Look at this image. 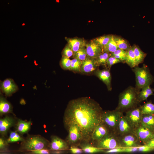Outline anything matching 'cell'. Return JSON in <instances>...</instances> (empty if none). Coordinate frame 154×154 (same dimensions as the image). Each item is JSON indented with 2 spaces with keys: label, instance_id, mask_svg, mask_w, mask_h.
<instances>
[{
  "label": "cell",
  "instance_id": "cell-1",
  "mask_svg": "<svg viewBox=\"0 0 154 154\" xmlns=\"http://www.w3.org/2000/svg\"><path fill=\"white\" fill-rule=\"evenodd\" d=\"M103 111L99 104L88 97L70 100L65 110L64 117V125L71 122L79 127L82 142L90 143L96 126L101 122Z\"/></svg>",
  "mask_w": 154,
  "mask_h": 154
},
{
  "label": "cell",
  "instance_id": "cell-2",
  "mask_svg": "<svg viewBox=\"0 0 154 154\" xmlns=\"http://www.w3.org/2000/svg\"><path fill=\"white\" fill-rule=\"evenodd\" d=\"M139 91L136 88L129 86L121 93L116 110L123 112L137 107L139 103L138 94Z\"/></svg>",
  "mask_w": 154,
  "mask_h": 154
},
{
  "label": "cell",
  "instance_id": "cell-3",
  "mask_svg": "<svg viewBox=\"0 0 154 154\" xmlns=\"http://www.w3.org/2000/svg\"><path fill=\"white\" fill-rule=\"evenodd\" d=\"M50 143L48 141L40 135H29L22 142L20 150L29 152L42 149H49Z\"/></svg>",
  "mask_w": 154,
  "mask_h": 154
},
{
  "label": "cell",
  "instance_id": "cell-4",
  "mask_svg": "<svg viewBox=\"0 0 154 154\" xmlns=\"http://www.w3.org/2000/svg\"><path fill=\"white\" fill-rule=\"evenodd\" d=\"M132 70L135 75V88L139 91L144 87L150 86L153 82V77L146 65L143 64L141 67L136 66Z\"/></svg>",
  "mask_w": 154,
  "mask_h": 154
},
{
  "label": "cell",
  "instance_id": "cell-5",
  "mask_svg": "<svg viewBox=\"0 0 154 154\" xmlns=\"http://www.w3.org/2000/svg\"><path fill=\"white\" fill-rule=\"evenodd\" d=\"M123 112L115 109L103 111L101 115L102 122L105 124L110 131L116 133L120 117Z\"/></svg>",
  "mask_w": 154,
  "mask_h": 154
},
{
  "label": "cell",
  "instance_id": "cell-6",
  "mask_svg": "<svg viewBox=\"0 0 154 154\" xmlns=\"http://www.w3.org/2000/svg\"><path fill=\"white\" fill-rule=\"evenodd\" d=\"M95 147L103 149L121 147L119 137L116 133L110 131L97 143Z\"/></svg>",
  "mask_w": 154,
  "mask_h": 154
},
{
  "label": "cell",
  "instance_id": "cell-7",
  "mask_svg": "<svg viewBox=\"0 0 154 154\" xmlns=\"http://www.w3.org/2000/svg\"><path fill=\"white\" fill-rule=\"evenodd\" d=\"M68 131V134L66 141L68 145H79L82 141L80 129L74 122H71L65 125Z\"/></svg>",
  "mask_w": 154,
  "mask_h": 154
},
{
  "label": "cell",
  "instance_id": "cell-8",
  "mask_svg": "<svg viewBox=\"0 0 154 154\" xmlns=\"http://www.w3.org/2000/svg\"><path fill=\"white\" fill-rule=\"evenodd\" d=\"M134 132L140 141L145 144L154 135V129L142 123L134 130Z\"/></svg>",
  "mask_w": 154,
  "mask_h": 154
},
{
  "label": "cell",
  "instance_id": "cell-9",
  "mask_svg": "<svg viewBox=\"0 0 154 154\" xmlns=\"http://www.w3.org/2000/svg\"><path fill=\"white\" fill-rule=\"evenodd\" d=\"M125 116L134 129L141 123L142 114L141 106L127 110Z\"/></svg>",
  "mask_w": 154,
  "mask_h": 154
},
{
  "label": "cell",
  "instance_id": "cell-10",
  "mask_svg": "<svg viewBox=\"0 0 154 154\" xmlns=\"http://www.w3.org/2000/svg\"><path fill=\"white\" fill-rule=\"evenodd\" d=\"M119 137L121 147H138L141 145L139 144L140 141L134 132Z\"/></svg>",
  "mask_w": 154,
  "mask_h": 154
},
{
  "label": "cell",
  "instance_id": "cell-11",
  "mask_svg": "<svg viewBox=\"0 0 154 154\" xmlns=\"http://www.w3.org/2000/svg\"><path fill=\"white\" fill-rule=\"evenodd\" d=\"M111 131L106 125L102 122L98 124L95 127L92 134L90 142L96 143Z\"/></svg>",
  "mask_w": 154,
  "mask_h": 154
},
{
  "label": "cell",
  "instance_id": "cell-12",
  "mask_svg": "<svg viewBox=\"0 0 154 154\" xmlns=\"http://www.w3.org/2000/svg\"><path fill=\"white\" fill-rule=\"evenodd\" d=\"M134 129L123 113L121 114L118 124L116 134L121 136L134 132Z\"/></svg>",
  "mask_w": 154,
  "mask_h": 154
},
{
  "label": "cell",
  "instance_id": "cell-13",
  "mask_svg": "<svg viewBox=\"0 0 154 154\" xmlns=\"http://www.w3.org/2000/svg\"><path fill=\"white\" fill-rule=\"evenodd\" d=\"M98 66L96 59L87 57L85 60L82 61L80 73L88 75L94 73Z\"/></svg>",
  "mask_w": 154,
  "mask_h": 154
},
{
  "label": "cell",
  "instance_id": "cell-14",
  "mask_svg": "<svg viewBox=\"0 0 154 154\" xmlns=\"http://www.w3.org/2000/svg\"><path fill=\"white\" fill-rule=\"evenodd\" d=\"M0 88L1 92L7 96H11L18 90V87L13 80L9 78L1 82Z\"/></svg>",
  "mask_w": 154,
  "mask_h": 154
},
{
  "label": "cell",
  "instance_id": "cell-15",
  "mask_svg": "<svg viewBox=\"0 0 154 154\" xmlns=\"http://www.w3.org/2000/svg\"><path fill=\"white\" fill-rule=\"evenodd\" d=\"M69 145L66 141L55 135L51 137L49 149L52 151H64L69 148Z\"/></svg>",
  "mask_w": 154,
  "mask_h": 154
},
{
  "label": "cell",
  "instance_id": "cell-16",
  "mask_svg": "<svg viewBox=\"0 0 154 154\" xmlns=\"http://www.w3.org/2000/svg\"><path fill=\"white\" fill-rule=\"evenodd\" d=\"M94 74L104 83L109 91L112 90V77L110 69L107 68L102 70L98 68L94 72Z\"/></svg>",
  "mask_w": 154,
  "mask_h": 154
},
{
  "label": "cell",
  "instance_id": "cell-17",
  "mask_svg": "<svg viewBox=\"0 0 154 154\" xmlns=\"http://www.w3.org/2000/svg\"><path fill=\"white\" fill-rule=\"evenodd\" d=\"M85 47L88 57L96 59L103 52V48L101 46L93 39L87 43Z\"/></svg>",
  "mask_w": 154,
  "mask_h": 154
},
{
  "label": "cell",
  "instance_id": "cell-18",
  "mask_svg": "<svg viewBox=\"0 0 154 154\" xmlns=\"http://www.w3.org/2000/svg\"><path fill=\"white\" fill-rule=\"evenodd\" d=\"M65 39L74 53L76 52L83 47L85 46L87 43L86 40L84 38L65 37Z\"/></svg>",
  "mask_w": 154,
  "mask_h": 154
},
{
  "label": "cell",
  "instance_id": "cell-19",
  "mask_svg": "<svg viewBox=\"0 0 154 154\" xmlns=\"http://www.w3.org/2000/svg\"><path fill=\"white\" fill-rule=\"evenodd\" d=\"M16 121L13 117L6 116L0 119V133L2 136H5L10 128L15 125Z\"/></svg>",
  "mask_w": 154,
  "mask_h": 154
},
{
  "label": "cell",
  "instance_id": "cell-20",
  "mask_svg": "<svg viewBox=\"0 0 154 154\" xmlns=\"http://www.w3.org/2000/svg\"><path fill=\"white\" fill-rule=\"evenodd\" d=\"M31 121H27L19 119L16 125V131L21 135L27 133L30 130Z\"/></svg>",
  "mask_w": 154,
  "mask_h": 154
},
{
  "label": "cell",
  "instance_id": "cell-21",
  "mask_svg": "<svg viewBox=\"0 0 154 154\" xmlns=\"http://www.w3.org/2000/svg\"><path fill=\"white\" fill-rule=\"evenodd\" d=\"M84 152L90 154L104 152V149H100L94 146L90 143L82 142L79 145Z\"/></svg>",
  "mask_w": 154,
  "mask_h": 154
},
{
  "label": "cell",
  "instance_id": "cell-22",
  "mask_svg": "<svg viewBox=\"0 0 154 154\" xmlns=\"http://www.w3.org/2000/svg\"><path fill=\"white\" fill-rule=\"evenodd\" d=\"M13 107L4 97L1 96L0 98V114L1 116L12 112Z\"/></svg>",
  "mask_w": 154,
  "mask_h": 154
},
{
  "label": "cell",
  "instance_id": "cell-23",
  "mask_svg": "<svg viewBox=\"0 0 154 154\" xmlns=\"http://www.w3.org/2000/svg\"><path fill=\"white\" fill-rule=\"evenodd\" d=\"M141 90L138 94V99L139 103L146 100L149 97L154 94V89L150 86L144 87Z\"/></svg>",
  "mask_w": 154,
  "mask_h": 154
},
{
  "label": "cell",
  "instance_id": "cell-24",
  "mask_svg": "<svg viewBox=\"0 0 154 154\" xmlns=\"http://www.w3.org/2000/svg\"><path fill=\"white\" fill-rule=\"evenodd\" d=\"M137 66L142 62L145 57L146 54L143 52L137 45L134 44L132 46Z\"/></svg>",
  "mask_w": 154,
  "mask_h": 154
},
{
  "label": "cell",
  "instance_id": "cell-25",
  "mask_svg": "<svg viewBox=\"0 0 154 154\" xmlns=\"http://www.w3.org/2000/svg\"><path fill=\"white\" fill-rule=\"evenodd\" d=\"M125 62L131 68L137 66L135 54L132 47L127 50V56Z\"/></svg>",
  "mask_w": 154,
  "mask_h": 154
},
{
  "label": "cell",
  "instance_id": "cell-26",
  "mask_svg": "<svg viewBox=\"0 0 154 154\" xmlns=\"http://www.w3.org/2000/svg\"><path fill=\"white\" fill-rule=\"evenodd\" d=\"M115 41L118 49L127 50L131 46L127 40L121 37L114 36Z\"/></svg>",
  "mask_w": 154,
  "mask_h": 154
},
{
  "label": "cell",
  "instance_id": "cell-27",
  "mask_svg": "<svg viewBox=\"0 0 154 154\" xmlns=\"http://www.w3.org/2000/svg\"><path fill=\"white\" fill-rule=\"evenodd\" d=\"M118 48L115 40L114 36L112 35L111 39L103 48V51L110 53L114 52Z\"/></svg>",
  "mask_w": 154,
  "mask_h": 154
},
{
  "label": "cell",
  "instance_id": "cell-28",
  "mask_svg": "<svg viewBox=\"0 0 154 154\" xmlns=\"http://www.w3.org/2000/svg\"><path fill=\"white\" fill-rule=\"evenodd\" d=\"M141 108L142 115L154 114V104L151 101L141 106Z\"/></svg>",
  "mask_w": 154,
  "mask_h": 154
},
{
  "label": "cell",
  "instance_id": "cell-29",
  "mask_svg": "<svg viewBox=\"0 0 154 154\" xmlns=\"http://www.w3.org/2000/svg\"><path fill=\"white\" fill-rule=\"evenodd\" d=\"M141 123L154 129V114L142 115Z\"/></svg>",
  "mask_w": 154,
  "mask_h": 154
},
{
  "label": "cell",
  "instance_id": "cell-30",
  "mask_svg": "<svg viewBox=\"0 0 154 154\" xmlns=\"http://www.w3.org/2000/svg\"><path fill=\"white\" fill-rule=\"evenodd\" d=\"M111 56L110 53L103 52L96 59L98 66H99L102 65L106 67L108 60Z\"/></svg>",
  "mask_w": 154,
  "mask_h": 154
},
{
  "label": "cell",
  "instance_id": "cell-31",
  "mask_svg": "<svg viewBox=\"0 0 154 154\" xmlns=\"http://www.w3.org/2000/svg\"><path fill=\"white\" fill-rule=\"evenodd\" d=\"M112 35H102L93 39L98 45L104 48L110 40Z\"/></svg>",
  "mask_w": 154,
  "mask_h": 154
},
{
  "label": "cell",
  "instance_id": "cell-32",
  "mask_svg": "<svg viewBox=\"0 0 154 154\" xmlns=\"http://www.w3.org/2000/svg\"><path fill=\"white\" fill-rule=\"evenodd\" d=\"M25 140V139L16 131H11L8 138L7 139L9 143L17 142H23Z\"/></svg>",
  "mask_w": 154,
  "mask_h": 154
},
{
  "label": "cell",
  "instance_id": "cell-33",
  "mask_svg": "<svg viewBox=\"0 0 154 154\" xmlns=\"http://www.w3.org/2000/svg\"><path fill=\"white\" fill-rule=\"evenodd\" d=\"M82 61L79 59L74 58L71 60L70 70L74 72L80 73Z\"/></svg>",
  "mask_w": 154,
  "mask_h": 154
},
{
  "label": "cell",
  "instance_id": "cell-34",
  "mask_svg": "<svg viewBox=\"0 0 154 154\" xmlns=\"http://www.w3.org/2000/svg\"><path fill=\"white\" fill-rule=\"evenodd\" d=\"M111 56H114L121 60L125 62L127 58V50L118 49L114 52L111 53Z\"/></svg>",
  "mask_w": 154,
  "mask_h": 154
},
{
  "label": "cell",
  "instance_id": "cell-35",
  "mask_svg": "<svg viewBox=\"0 0 154 154\" xmlns=\"http://www.w3.org/2000/svg\"><path fill=\"white\" fill-rule=\"evenodd\" d=\"M73 56V58L78 59L82 61L85 60L88 57L85 46L74 53Z\"/></svg>",
  "mask_w": 154,
  "mask_h": 154
},
{
  "label": "cell",
  "instance_id": "cell-36",
  "mask_svg": "<svg viewBox=\"0 0 154 154\" xmlns=\"http://www.w3.org/2000/svg\"><path fill=\"white\" fill-rule=\"evenodd\" d=\"M71 61L69 58L62 56L60 63V67L64 70H70Z\"/></svg>",
  "mask_w": 154,
  "mask_h": 154
},
{
  "label": "cell",
  "instance_id": "cell-37",
  "mask_svg": "<svg viewBox=\"0 0 154 154\" xmlns=\"http://www.w3.org/2000/svg\"><path fill=\"white\" fill-rule=\"evenodd\" d=\"M121 62H122L119 59L114 56H111L108 60L106 64V67L107 68L110 69L112 66L113 65Z\"/></svg>",
  "mask_w": 154,
  "mask_h": 154
},
{
  "label": "cell",
  "instance_id": "cell-38",
  "mask_svg": "<svg viewBox=\"0 0 154 154\" xmlns=\"http://www.w3.org/2000/svg\"><path fill=\"white\" fill-rule=\"evenodd\" d=\"M74 52L68 44L65 46L62 52V56L69 58L74 54Z\"/></svg>",
  "mask_w": 154,
  "mask_h": 154
},
{
  "label": "cell",
  "instance_id": "cell-39",
  "mask_svg": "<svg viewBox=\"0 0 154 154\" xmlns=\"http://www.w3.org/2000/svg\"><path fill=\"white\" fill-rule=\"evenodd\" d=\"M50 151L48 149H42L28 152V154H50Z\"/></svg>",
  "mask_w": 154,
  "mask_h": 154
},
{
  "label": "cell",
  "instance_id": "cell-40",
  "mask_svg": "<svg viewBox=\"0 0 154 154\" xmlns=\"http://www.w3.org/2000/svg\"><path fill=\"white\" fill-rule=\"evenodd\" d=\"M154 148L145 145H140L138 147V151L143 152H147L153 151Z\"/></svg>",
  "mask_w": 154,
  "mask_h": 154
},
{
  "label": "cell",
  "instance_id": "cell-41",
  "mask_svg": "<svg viewBox=\"0 0 154 154\" xmlns=\"http://www.w3.org/2000/svg\"><path fill=\"white\" fill-rule=\"evenodd\" d=\"M9 143L7 139H5L3 137L0 138V149L1 151L6 150L8 146Z\"/></svg>",
  "mask_w": 154,
  "mask_h": 154
},
{
  "label": "cell",
  "instance_id": "cell-42",
  "mask_svg": "<svg viewBox=\"0 0 154 154\" xmlns=\"http://www.w3.org/2000/svg\"><path fill=\"white\" fill-rule=\"evenodd\" d=\"M70 150L73 154H80L84 152L82 149L79 148L74 145H71Z\"/></svg>",
  "mask_w": 154,
  "mask_h": 154
},
{
  "label": "cell",
  "instance_id": "cell-43",
  "mask_svg": "<svg viewBox=\"0 0 154 154\" xmlns=\"http://www.w3.org/2000/svg\"><path fill=\"white\" fill-rule=\"evenodd\" d=\"M124 148L122 147L117 148L108 149L104 152L106 153H124Z\"/></svg>",
  "mask_w": 154,
  "mask_h": 154
},
{
  "label": "cell",
  "instance_id": "cell-44",
  "mask_svg": "<svg viewBox=\"0 0 154 154\" xmlns=\"http://www.w3.org/2000/svg\"><path fill=\"white\" fill-rule=\"evenodd\" d=\"M138 151V147L124 148V153H131Z\"/></svg>",
  "mask_w": 154,
  "mask_h": 154
},
{
  "label": "cell",
  "instance_id": "cell-45",
  "mask_svg": "<svg viewBox=\"0 0 154 154\" xmlns=\"http://www.w3.org/2000/svg\"><path fill=\"white\" fill-rule=\"evenodd\" d=\"M144 145L154 148V135Z\"/></svg>",
  "mask_w": 154,
  "mask_h": 154
}]
</instances>
